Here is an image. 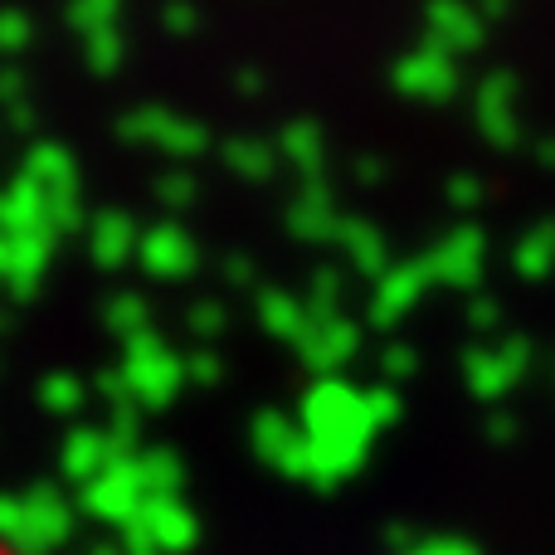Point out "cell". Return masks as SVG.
Listing matches in <instances>:
<instances>
[{
  "label": "cell",
  "mask_w": 555,
  "mask_h": 555,
  "mask_svg": "<svg viewBox=\"0 0 555 555\" xmlns=\"http://www.w3.org/2000/svg\"><path fill=\"white\" fill-rule=\"evenodd\" d=\"M0 555H20L15 546H10V541H0Z\"/></svg>",
  "instance_id": "6da1fadb"
}]
</instances>
